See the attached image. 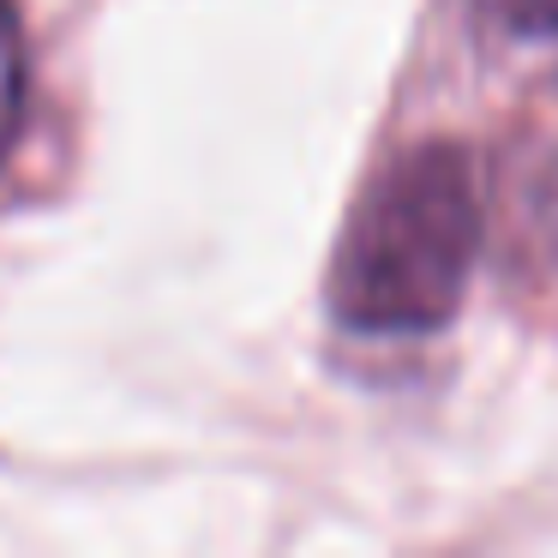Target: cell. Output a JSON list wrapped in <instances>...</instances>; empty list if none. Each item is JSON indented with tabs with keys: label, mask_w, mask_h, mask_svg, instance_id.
Returning a JSON list of instances; mask_svg holds the SVG:
<instances>
[{
	"label": "cell",
	"mask_w": 558,
	"mask_h": 558,
	"mask_svg": "<svg viewBox=\"0 0 558 558\" xmlns=\"http://www.w3.org/2000/svg\"><path fill=\"white\" fill-rule=\"evenodd\" d=\"M486 241L469 150L433 138L366 181L330 265V313L354 337H433L457 318Z\"/></svg>",
	"instance_id": "obj_1"
},
{
	"label": "cell",
	"mask_w": 558,
	"mask_h": 558,
	"mask_svg": "<svg viewBox=\"0 0 558 558\" xmlns=\"http://www.w3.org/2000/svg\"><path fill=\"white\" fill-rule=\"evenodd\" d=\"M25 97H31V54H25V19L19 0H0V162L19 145L25 126Z\"/></svg>",
	"instance_id": "obj_2"
},
{
	"label": "cell",
	"mask_w": 558,
	"mask_h": 558,
	"mask_svg": "<svg viewBox=\"0 0 558 558\" xmlns=\"http://www.w3.org/2000/svg\"><path fill=\"white\" fill-rule=\"evenodd\" d=\"M474 19L505 31L510 43H534V49H558V0H469Z\"/></svg>",
	"instance_id": "obj_3"
}]
</instances>
